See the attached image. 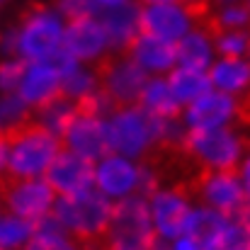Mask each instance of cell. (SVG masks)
Returning a JSON list of instances; mask_svg holds the SVG:
<instances>
[{"instance_id":"obj_28","label":"cell","mask_w":250,"mask_h":250,"mask_svg":"<svg viewBox=\"0 0 250 250\" xmlns=\"http://www.w3.org/2000/svg\"><path fill=\"white\" fill-rule=\"evenodd\" d=\"M27 250H83L71 233H34Z\"/></svg>"},{"instance_id":"obj_20","label":"cell","mask_w":250,"mask_h":250,"mask_svg":"<svg viewBox=\"0 0 250 250\" xmlns=\"http://www.w3.org/2000/svg\"><path fill=\"white\" fill-rule=\"evenodd\" d=\"M175 63L189 71H207L211 63V42L207 34L187 32L180 42H175Z\"/></svg>"},{"instance_id":"obj_8","label":"cell","mask_w":250,"mask_h":250,"mask_svg":"<svg viewBox=\"0 0 250 250\" xmlns=\"http://www.w3.org/2000/svg\"><path fill=\"white\" fill-rule=\"evenodd\" d=\"M107 136L112 151L126 158H141L146 148L153 144L151 134V114L141 107H126L109 114Z\"/></svg>"},{"instance_id":"obj_24","label":"cell","mask_w":250,"mask_h":250,"mask_svg":"<svg viewBox=\"0 0 250 250\" xmlns=\"http://www.w3.org/2000/svg\"><path fill=\"white\" fill-rule=\"evenodd\" d=\"M34 236V224L27 219H20L15 214H7L0 219V250H15Z\"/></svg>"},{"instance_id":"obj_7","label":"cell","mask_w":250,"mask_h":250,"mask_svg":"<svg viewBox=\"0 0 250 250\" xmlns=\"http://www.w3.org/2000/svg\"><path fill=\"white\" fill-rule=\"evenodd\" d=\"M0 202L7 207L10 214L27 219V221H39L46 214H51L54 202H56V192L54 187L42 177H32V180H15L10 175H5V170L0 172Z\"/></svg>"},{"instance_id":"obj_11","label":"cell","mask_w":250,"mask_h":250,"mask_svg":"<svg viewBox=\"0 0 250 250\" xmlns=\"http://www.w3.org/2000/svg\"><path fill=\"white\" fill-rule=\"evenodd\" d=\"M44 180L54 187V192L73 194L81 189H90L95 185V166L83 156H76L71 151H59V156L46 167Z\"/></svg>"},{"instance_id":"obj_9","label":"cell","mask_w":250,"mask_h":250,"mask_svg":"<svg viewBox=\"0 0 250 250\" xmlns=\"http://www.w3.org/2000/svg\"><path fill=\"white\" fill-rule=\"evenodd\" d=\"M61 151H71L92 163L112 156L114 151L109 146L107 122L100 117H78L61 136Z\"/></svg>"},{"instance_id":"obj_18","label":"cell","mask_w":250,"mask_h":250,"mask_svg":"<svg viewBox=\"0 0 250 250\" xmlns=\"http://www.w3.org/2000/svg\"><path fill=\"white\" fill-rule=\"evenodd\" d=\"M59 92H63L61 90V73L51 63H29L22 83L17 87V95L29 107H37V104L56 97Z\"/></svg>"},{"instance_id":"obj_36","label":"cell","mask_w":250,"mask_h":250,"mask_svg":"<svg viewBox=\"0 0 250 250\" xmlns=\"http://www.w3.org/2000/svg\"><path fill=\"white\" fill-rule=\"evenodd\" d=\"M248 56H250V44H248Z\"/></svg>"},{"instance_id":"obj_6","label":"cell","mask_w":250,"mask_h":250,"mask_svg":"<svg viewBox=\"0 0 250 250\" xmlns=\"http://www.w3.org/2000/svg\"><path fill=\"white\" fill-rule=\"evenodd\" d=\"M90 71L97 81V87L114 102L117 109L139 107L141 92L151 81L148 71H144L131 56L122 51H109L97 56Z\"/></svg>"},{"instance_id":"obj_31","label":"cell","mask_w":250,"mask_h":250,"mask_svg":"<svg viewBox=\"0 0 250 250\" xmlns=\"http://www.w3.org/2000/svg\"><path fill=\"white\" fill-rule=\"evenodd\" d=\"M233 117H236L233 126L250 136V85L233 97Z\"/></svg>"},{"instance_id":"obj_26","label":"cell","mask_w":250,"mask_h":250,"mask_svg":"<svg viewBox=\"0 0 250 250\" xmlns=\"http://www.w3.org/2000/svg\"><path fill=\"white\" fill-rule=\"evenodd\" d=\"M29 114H32V107L27 102H22V97L17 92H5L0 97V131L17 126Z\"/></svg>"},{"instance_id":"obj_4","label":"cell","mask_w":250,"mask_h":250,"mask_svg":"<svg viewBox=\"0 0 250 250\" xmlns=\"http://www.w3.org/2000/svg\"><path fill=\"white\" fill-rule=\"evenodd\" d=\"M182 148L202 167L238 170L250 153V136L229 124L216 129H187L182 136Z\"/></svg>"},{"instance_id":"obj_29","label":"cell","mask_w":250,"mask_h":250,"mask_svg":"<svg viewBox=\"0 0 250 250\" xmlns=\"http://www.w3.org/2000/svg\"><path fill=\"white\" fill-rule=\"evenodd\" d=\"M27 66L29 63L24 59H15V61L0 63V90L2 92H17V87H20L24 73H27Z\"/></svg>"},{"instance_id":"obj_30","label":"cell","mask_w":250,"mask_h":250,"mask_svg":"<svg viewBox=\"0 0 250 250\" xmlns=\"http://www.w3.org/2000/svg\"><path fill=\"white\" fill-rule=\"evenodd\" d=\"M56 10L66 17V22H71V20H81V17H95L97 2L95 0H59Z\"/></svg>"},{"instance_id":"obj_35","label":"cell","mask_w":250,"mask_h":250,"mask_svg":"<svg viewBox=\"0 0 250 250\" xmlns=\"http://www.w3.org/2000/svg\"><path fill=\"white\" fill-rule=\"evenodd\" d=\"M246 5H248V10H250V0H246Z\"/></svg>"},{"instance_id":"obj_22","label":"cell","mask_w":250,"mask_h":250,"mask_svg":"<svg viewBox=\"0 0 250 250\" xmlns=\"http://www.w3.org/2000/svg\"><path fill=\"white\" fill-rule=\"evenodd\" d=\"M167 85L180 104L185 102L192 104L194 100H199L202 95L211 90V81L204 71H189V68H175L167 78Z\"/></svg>"},{"instance_id":"obj_10","label":"cell","mask_w":250,"mask_h":250,"mask_svg":"<svg viewBox=\"0 0 250 250\" xmlns=\"http://www.w3.org/2000/svg\"><path fill=\"white\" fill-rule=\"evenodd\" d=\"M192 22L177 2H148L139 12V32L166 42H180L189 32Z\"/></svg>"},{"instance_id":"obj_21","label":"cell","mask_w":250,"mask_h":250,"mask_svg":"<svg viewBox=\"0 0 250 250\" xmlns=\"http://www.w3.org/2000/svg\"><path fill=\"white\" fill-rule=\"evenodd\" d=\"M209 81L221 92H241L250 85V63L243 59H221L211 66Z\"/></svg>"},{"instance_id":"obj_16","label":"cell","mask_w":250,"mask_h":250,"mask_svg":"<svg viewBox=\"0 0 250 250\" xmlns=\"http://www.w3.org/2000/svg\"><path fill=\"white\" fill-rule=\"evenodd\" d=\"M233 117V97L221 90H209L187 107V129H216L226 126Z\"/></svg>"},{"instance_id":"obj_34","label":"cell","mask_w":250,"mask_h":250,"mask_svg":"<svg viewBox=\"0 0 250 250\" xmlns=\"http://www.w3.org/2000/svg\"><path fill=\"white\" fill-rule=\"evenodd\" d=\"M144 5H148V2H177V0H141Z\"/></svg>"},{"instance_id":"obj_37","label":"cell","mask_w":250,"mask_h":250,"mask_svg":"<svg viewBox=\"0 0 250 250\" xmlns=\"http://www.w3.org/2000/svg\"><path fill=\"white\" fill-rule=\"evenodd\" d=\"M219 2H224V0H219Z\"/></svg>"},{"instance_id":"obj_17","label":"cell","mask_w":250,"mask_h":250,"mask_svg":"<svg viewBox=\"0 0 250 250\" xmlns=\"http://www.w3.org/2000/svg\"><path fill=\"white\" fill-rule=\"evenodd\" d=\"M122 54L131 56L148 73L170 71L172 63H175V44L172 42L158 39V37H148V34H141V32L131 39V44Z\"/></svg>"},{"instance_id":"obj_2","label":"cell","mask_w":250,"mask_h":250,"mask_svg":"<svg viewBox=\"0 0 250 250\" xmlns=\"http://www.w3.org/2000/svg\"><path fill=\"white\" fill-rule=\"evenodd\" d=\"M2 134L10 146L5 175L15 180H32V177L44 175L46 167L51 166V161L61 151V139H56L51 131L39 126L32 119V114Z\"/></svg>"},{"instance_id":"obj_1","label":"cell","mask_w":250,"mask_h":250,"mask_svg":"<svg viewBox=\"0 0 250 250\" xmlns=\"http://www.w3.org/2000/svg\"><path fill=\"white\" fill-rule=\"evenodd\" d=\"M51 214L83 250H104V233L112 219V202L104 192L90 187L73 194H61L56 197Z\"/></svg>"},{"instance_id":"obj_19","label":"cell","mask_w":250,"mask_h":250,"mask_svg":"<svg viewBox=\"0 0 250 250\" xmlns=\"http://www.w3.org/2000/svg\"><path fill=\"white\" fill-rule=\"evenodd\" d=\"M139 107L146 109L148 114L163 117V119H180L182 117V104L172 95L167 81H161V78H153L146 83L141 100H139Z\"/></svg>"},{"instance_id":"obj_33","label":"cell","mask_w":250,"mask_h":250,"mask_svg":"<svg viewBox=\"0 0 250 250\" xmlns=\"http://www.w3.org/2000/svg\"><path fill=\"white\" fill-rule=\"evenodd\" d=\"M97 5H104V7H112V5H119V2H126V0H95Z\"/></svg>"},{"instance_id":"obj_25","label":"cell","mask_w":250,"mask_h":250,"mask_svg":"<svg viewBox=\"0 0 250 250\" xmlns=\"http://www.w3.org/2000/svg\"><path fill=\"white\" fill-rule=\"evenodd\" d=\"M199 250H248V229L238 221H226L221 231H216Z\"/></svg>"},{"instance_id":"obj_27","label":"cell","mask_w":250,"mask_h":250,"mask_svg":"<svg viewBox=\"0 0 250 250\" xmlns=\"http://www.w3.org/2000/svg\"><path fill=\"white\" fill-rule=\"evenodd\" d=\"M211 44L216 46V51L224 59H241L243 54H248L250 44V29H236V32H224L216 39H211Z\"/></svg>"},{"instance_id":"obj_15","label":"cell","mask_w":250,"mask_h":250,"mask_svg":"<svg viewBox=\"0 0 250 250\" xmlns=\"http://www.w3.org/2000/svg\"><path fill=\"white\" fill-rule=\"evenodd\" d=\"M139 12H141V2H131V0L104 7L100 12V22L114 51H124L131 44V39L139 34Z\"/></svg>"},{"instance_id":"obj_12","label":"cell","mask_w":250,"mask_h":250,"mask_svg":"<svg viewBox=\"0 0 250 250\" xmlns=\"http://www.w3.org/2000/svg\"><path fill=\"white\" fill-rule=\"evenodd\" d=\"M148 202H151V216L158 236H163L166 241L185 236V226L192 214V202L185 194L175 189H158Z\"/></svg>"},{"instance_id":"obj_23","label":"cell","mask_w":250,"mask_h":250,"mask_svg":"<svg viewBox=\"0 0 250 250\" xmlns=\"http://www.w3.org/2000/svg\"><path fill=\"white\" fill-rule=\"evenodd\" d=\"M226 221H229V216H224L221 211L209 209V207H202V209H197V211L189 214L187 226H185V238H189V241L199 248V246L207 243L216 231H221V229L226 226Z\"/></svg>"},{"instance_id":"obj_13","label":"cell","mask_w":250,"mask_h":250,"mask_svg":"<svg viewBox=\"0 0 250 250\" xmlns=\"http://www.w3.org/2000/svg\"><path fill=\"white\" fill-rule=\"evenodd\" d=\"M63 46L78 61H90L104 54L109 39L97 17H81V20H71L68 27L63 29Z\"/></svg>"},{"instance_id":"obj_5","label":"cell","mask_w":250,"mask_h":250,"mask_svg":"<svg viewBox=\"0 0 250 250\" xmlns=\"http://www.w3.org/2000/svg\"><path fill=\"white\" fill-rule=\"evenodd\" d=\"M63 49V24L59 12L46 5H29L17 29V54L27 63H51Z\"/></svg>"},{"instance_id":"obj_14","label":"cell","mask_w":250,"mask_h":250,"mask_svg":"<svg viewBox=\"0 0 250 250\" xmlns=\"http://www.w3.org/2000/svg\"><path fill=\"white\" fill-rule=\"evenodd\" d=\"M95 182L100 192L107 197H129L139 189V166L126 161L124 156H107L102 158L100 167H95Z\"/></svg>"},{"instance_id":"obj_3","label":"cell","mask_w":250,"mask_h":250,"mask_svg":"<svg viewBox=\"0 0 250 250\" xmlns=\"http://www.w3.org/2000/svg\"><path fill=\"white\" fill-rule=\"evenodd\" d=\"M158 231L151 216V202L141 194L122 197L112 204V219L104 233V250H153Z\"/></svg>"},{"instance_id":"obj_32","label":"cell","mask_w":250,"mask_h":250,"mask_svg":"<svg viewBox=\"0 0 250 250\" xmlns=\"http://www.w3.org/2000/svg\"><path fill=\"white\" fill-rule=\"evenodd\" d=\"M7 151H10L7 139H5V134L0 131V172H2V170H5V166H7Z\"/></svg>"}]
</instances>
